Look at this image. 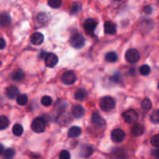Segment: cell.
Returning <instances> with one entry per match:
<instances>
[{"label": "cell", "instance_id": "obj_1", "mask_svg": "<svg viewBox=\"0 0 159 159\" xmlns=\"http://www.w3.org/2000/svg\"><path fill=\"white\" fill-rule=\"evenodd\" d=\"M101 110L104 112H110V110H113L116 107V102L114 99L110 96H105L102 98L99 103Z\"/></svg>", "mask_w": 159, "mask_h": 159}, {"label": "cell", "instance_id": "obj_2", "mask_svg": "<svg viewBox=\"0 0 159 159\" xmlns=\"http://www.w3.org/2000/svg\"><path fill=\"white\" fill-rule=\"evenodd\" d=\"M31 128L36 133H43L46 129V122L42 117H37L33 120Z\"/></svg>", "mask_w": 159, "mask_h": 159}, {"label": "cell", "instance_id": "obj_3", "mask_svg": "<svg viewBox=\"0 0 159 159\" xmlns=\"http://www.w3.org/2000/svg\"><path fill=\"white\" fill-rule=\"evenodd\" d=\"M140 57H141V55H140L139 51L137 49H134V48L129 49L125 54L126 60L129 63L131 64L137 63L140 60Z\"/></svg>", "mask_w": 159, "mask_h": 159}, {"label": "cell", "instance_id": "obj_4", "mask_svg": "<svg viewBox=\"0 0 159 159\" xmlns=\"http://www.w3.org/2000/svg\"><path fill=\"white\" fill-rule=\"evenodd\" d=\"M122 116L124 120L128 124H135L138 120V113L133 109L125 111Z\"/></svg>", "mask_w": 159, "mask_h": 159}, {"label": "cell", "instance_id": "obj_5", "mask_svg": "<svg viewBox=\"0 0 159 159\" xmlns=\"http://www.w3.org/2000/svg\"><path fill=\"white\" fill-rule=\"evenodd\" d=\"M70 42H71V45L73 48H76V49H79V48H83V46L85 45V39L81 34H76L71 37Z\"/></svg>", "mask_w": 159, "mask_h": 159}, {"label": "cell", "instance_id": "obj_6", "mask_svg": "<svg viewBox=\"0 0 159 159\" xmlns=\"http://www.w3.org/2000/svg\"><path fill=\"white\" fill-rule=\"evenodd\" d=\"M61 80L65 85H72L77 80V76L73 71H66L62 75Z\"/></svg>", "mask_w": 159, "mask_h": 159}, {"label": "cell", "instance_id": "obj_7", "mask_svg": "<svg viewBox=\"0 0 159 159\" xmlns=\"http://www.w3.org/2000/svg\"><path fill=\"white\" fill-rule=\"evenodd\" d=\"M97 26V22L93 19H87L83 24V28L85 32L89 35L94 34V31Z\"/></svg>", "mask_w": 159, "mask_h": 159}, {"label": "cell", "instance_id": "obj_8", "mask_svg": "<svg viewBox=\"0 0 159 159\" xmlns=\"http://www.w3.org/2000/svg\"><path fill=\"white\" fill-rule=\"evenodd\" d=\"M125 138V132L121 129H115L111 133V139L113 142L120 143Z\"/></svg>", "mask_w": 159, "mask_h": 159}, {"label": "cell", "instance_id": "obj_9", "mask_svg": "<svg viewBox=\"0 0 159 159\" xmlns=\"http://www.w3.org/2000/svg\"><path fill=\"white\" fill-rule=\"evenodd\" d=\"M45 65L47 67H49V68H53V67L55 66L56 65L58 62V57L56 54H54V53H48L46 54L44 58Z\"/></svg>", "mask_w": 159, "mask_h": 159}, {"label": "cell", "instance_id": "obj_10", "mask_svg": "<svg viewBox=\"0 0 159 159\" xmlns=\"http://www.w3.org/2000/svg\"><path fill=\"white\" fill-rule=\"evenodd\" d=\"M92 124L99 128H103L106 126V121L98 113H94L91 117Z\"/></svg>", "mask_w": 159, "mask_h": 159}, {"label": "cell", "instance_id": "obj_11", "mask_svg": "<svg viewBox=\"0 0 159 159\" xmlns=\"http://www.w3.org/2000/svg\"><path fill=\"white\" fill-rule=\"evenodd\" d=\"M71 113H72L74 117L79 119V118H82L85 115V110L84 107H82L81 105H75L71 108Z\"/></svg>", "mask_w": 159, "mask_h": 159}, {"label": "cell", "instance_id": "obj_12", "mask_svg": "<svg viewBox=\"0 0 159 159\" xmlns=\"http://www.w3.org/2000/svg\"><path fill=\"white\" fill-rule=\"evenodd\" d=\"M19 93H20L19 89L16 86H14V85L9 86L6 90V95L9 99H13L16 98L18 96Z\"/></svg>", "mask_w": 159, "mask_h": 159}, {"label": "cell", "instance_id": "obj_13", "mask_svg": "<svg viewBox=\"0 0 159 159\" xmlns=\"http://www.w3.org/2000/svg\"><path fill=\"white\" fill-rule=\"evenodd\" d=\"M43 40H44V37H43V35L40 32H36L34 34H32L30 37L31 43L34 45H40L43 42Z\"/></svg>", "mask_w": 159, "mask_h": 159}, {"label": "cell", "instance_id": "obj_14", "mask_svg": "<svg viewBox=\"0 0 159 159\" xmlns=\"http://www.w3.org/2000/svg\"><path fill=\"white\" fill-rule=\"evenodd\" d=\"M104 30H105V33L107 34L113 35L116 33V26L113 22H106L104 24Z\"/></svg>", "mask_w": 159, "mask_h": 159}, {"label": "cell", "instance_id": "obj_15", "mask_svg": "<svg viewBox=\"0 0 159 159\" xmlns=\"http://www.w3.org/2000/svg\"><path fill=\"white\" fill-rule=\"evenodd\" d=\"M57 122L59 125L66 126L71 122V117L68 114H61L57 116Z\"/></svg>", "mask_w": 159, "mask_h": 159}, {"label": "cell", "instance_id": "obj_16", "mask_svg": "<svg viewBox=\"0 0 159 159\" xmlns=\"http://www.w3.org/2000/svg\"><path fill=\"white\" fill-rule=\"evenodd\" d=\"M81 134H82V130H81L80 127H77V126H73L68 130V135L69 138H75L80 136Z\"/></svg>", "mask_w": 159, "mask_h": 159}, {"label": "cell", "instance_id": "obj_17", "mask_svg": "<svg viewBox=\"0 0 159 159\" xmlns=\"http://www.w3.org/2000/svg\"><path fill=\"white\" fill-rule=\"evenodd\" d=\"M144 127L142 124H135V125L132 127V134L134 136L139 137L144 134Z\"/></svg>", "mask_w": 159, "mask_h": 159}, {"label": "cell", "instance_id": "obj_18", "mask_svg": "<svg viewBox=\"0 0 159 159\" xmlns=\"http://www.w3.org/2000/svg\"><path fill=\"white\" fill-rule=\"evenodd\" d=\"M88 97V93L84 89H79L75 93V99L77 100H85Z\"/></svg>", "mask_w": 159, "mask_h": 159}, {"label": "cell", "instance_id": "obj_19", "mask_svg": "<svg viewBox=\"0 0 159 159\" xmlns=\"http://www.w3.org/2000/svg\"><path fill=\"white\" fill-rule=\"evenodd\" d=\"M24 78V72L21 69H17L12 74V79L15 82H20Z\"/></svg>", "mask_w": 159, "mask_h": 159}, {"label": "cell", "instance_id": "obj_20", "mask_svg": "<svg viewBox=\"0 0 159 159\" xmlns=\"http://www.w3.org/2000/svg\"><path fill=\"white\" fill-rule=\"evenodd\" d=\"M11 19L9 14L7 13H2L0 15V25L5 26H7L10 23Z\"/></svg>", "mask_w": 159, "mask_h": 159}, {"label": "cell", "instance_id": "obj_21", "mask_svg": "<svg viewBox=\"0 0 159 159\" xmlns=\"http://www.w3.org/2000/svg\"><path fill=\"white\" fill-rule=\"evenodd\" d=\"M106 60L108 62H110V63H113V62H116L118 59L117 54L113 51H111V52H108L105 56Z\"/></svg>", "mask_w": 159, "mask_h": 159}, {"label": "cell", "instance_id": "obj_22", "mask_svg": "<svg viewBox=\"0 0 159 159\" xmlns=\"http://www.w3.org/2000/svg\"><path fill=\"white\" fill-rule=\"evenodd\" d=\"M152 101L148 99V98H145L144 99H143V101L141 102V108L144 111H148L152 109Z\"/></svg>", "mask_w": 159, "mask_h": 159}, {"label": "cell", "instance_id": "obj_23", "mask_svg": "<svg viewBox=\"0 0 159 159\" xmlns=\"http://www.w3.org/2000/svg\"><path fill=\"white\" fill-rule=\"evenodd\" d=\"M9 125V120L6 116H0V130H5Z\"/></svg>", "mask_w": 159, "mask_h": 159}, {"label": "cell", "instance_id": "obj_24", "mask_svg": "<svg viewBox=\"0 0 159 159\" xmlns=\"http://www.w3.org/2000/svg\"><path fill=\"white\" fill-rule=\"evenodd\" d=\"M12 133L15 136H21L23 133V127L20 124H16L12 127Z\"/></svg>", "mask_w": 159, "mask_h": 159}, {"label": "cell", "instance_id": "obj_25", "mask_svg": "<svg viewBox=\"0 0 159 159\" xmlns=\"http://www.w3.org/2000/svg\"><path fill=\"white\" fill-rule=\"evenodd\" d=\"M16 102L20 106L26 105L28 102V98L26 95H18V96L16 97Z\"/></svg>", "mask_w": 159, "mask_h": 159}, {"label": "cell", "instance_id": "obj_26", "mask_svg": "<svg viewBox=\"0 0 159 159\" xmlns=\"http://www.w3.org/2000/svg\"><path fill=\"white\" fill-rule=\"evenodd\" d=\"M15 154H16V152L13 149L8 148L3 152L2 155H3V158H4L10 159V158H12L14 156H15Z\"/></svg>", "mask_w": 159, "mask_h": 159}, {"label": "cell", "instance_id": "obj_27", "mask_svg": "<svg viewBox=\"0 0 159 159\" xmlns=\"http://www.w3.org/2000/svg\"><path fill=\"white\" fill-rule=\"evenodd\" d=\"M151 121L155 124H159V110H155L150 117Z\"/></svg>", "mask_w": 159, "mask_h": 159}, {"label": "cell", "instance_id": "obj_28", "mask_svg": "<svg viewBox=\"0 0 159 159\" xmlns=\"http://www.w3.org/2000/svg\"><path fill=\"white\" fill-rule=\"evenodd\" d=\"M37 20L39 23H45L48 21V16L45 12H40L37 15Z\"/></svg>", "mask_w": 159, "mask_h": 159}, {"label": "cell", "instance_id": "obj_29", "mask_svg": "<svg viewBox=\"0 0 159 159\" xmlns=\"http://www.w3.org/2000/svg\"><path fill=\"white\" fill-rule=\"evenodd\" d=\"M40 102H41L42 105L44 106V107H50V106L52 104L53 100H52V99L50 97V96H43V97H42Z\"/></svg>", "mask_w": 159, "mask_h": 159}, {"label": "cell", "instance_id": "obj_30", "mask_svg": "<svg viewBox=\"0 0 159 159\" xmlns=\"http://www.w3.org/2000/svg\"><path fill=\"white\" fill-rule=\"evenodd\" d=\"M48 5H49L51 8L57 9V8H59L61 6L62 0H48Z\"/></svg>", "mask_w": 159, "mask_h": 159}, {"label": "cell", "instance_id": "obj_31", "mask_svg": "<svg viewBox=\"0 0 159 159\" xmlns=\"http://www.w3.org/2000/svg\"><path fill=\"white\" fill-rule=\"evenodd\" d=\"M151 72V68L148 65H144L140 68V73L142 75H148Z\"/></svg>", "mask_w": 159, "mask_h": 159}, {"label": "cell", "instance_id": "obj_32", "mask_svg": "<svg viewBox=\"0 0 159 159\" xmlns=\"http://www.w3.org/2000/svg\"><path fill=\"white\" fill-rule=\"evenodd\" d=\"M151 143L154 147L159 148V134L154 135L151 139Z\"/></svg>", "mask_w": 159, "mask_h": 159}, {"label": "cell", "instance_id": "obj_33", "mask_svg": "<svg viewBox=\"0 0 159 159\" xmlns=\"http://www.w3.org/2000/svg\"><path fill=\"white\" fill-rule=\"evenodd\" d=\"M59 158L61 159H69L71 158V155L70 153L66 150H63L61 152L60 155H59Z\"/></svg>", "mask_w": 159, "mask_h": 159}, {"label": "cell", "instance_id": "obj_34", "mask_svg": "<svg viewBox=\"0 0 159 159\" xmlns=\"http://www.w3.org/2000/svg\"><path fill=\"white\" fill-rule=\"evenodd\" d=\"M112 80L114 82H116V83L120 82L121 81L120 75L119 73H115V74L113 75V77H112Z\"/></svg>", "mask_w": 159, "mask_h": 159}, {"label": "cell", "instance_id": "obj_35", "mask_svg": "<svg viewBox=\"0 0 159 159\" xmlns=\"http://www.w3.org/2000/svg\"><path fill=\"white\" fill-rule=\"evenodd\" d=\"M144 12L148 15H150L152 13V8L150 6H147L144 8Z\"/></svg>", "mask_w": 159, "mask_h": 159}, {"label": "cell", "instance_id": "obj_36", "mask_svg": "<svg viewBox=\"0 0 159 159\" xmlns=\"http://www.w3.org/2000/svg\"><path fill=\"white\" fill-rule=\"evenodd\" d=\"M6 40H4V39H2L0 38V50H2L4 49L5 47H6Z\"/></svg>", "mask_w": 159, "mask_h": 159}, {"label": "cell", "instance_id": "obj_37", "mask_svg": "<svg viewBox=\"0 0 159 159\" xmlns=\"http://www.w3.org/2000/svg\"><path fill=\"white\" fill-rule=\"evenodd\" d=\"M152 155H153L154 157H155V158H159V148L155 149V150L152 151Z\"/></svg>", "mask_w": 159, "mask_h": 159}, {"label": "cell", "instance_id": "obj_38", "mask_svg": "<svg viewBox=\"0 0 159 159\" xmlns=\"http://www.w3.org/2000/svg\"><path fill=\"white\" fill-rule=\"evenodd\" d=\"M79 8L77 6H75L74 7L72 8V11H71V12H72V13H75L76 12H78V11H79Z\"/></svg>", "mask_w": 159, "mask_h": 159}, {"label": "cell", "instance_id": "obj_39", "mask_svg": "<svg viewBox=\"0 0 159 159\" xmlns=\"http://www.w3.org/2000/svg\"><path fill=\"white\" fill-rule=\"evenodd\" d=\"M3 152H4V147H3V145H2V144H0V155H2Z\"/></svg>", "mask_w": 159, "mask_h": 159}, {"label": "cell", "instance_id": "obj_40", "mask_svg": "<svg viewBox=\"0 0 159 159\" xmlns=\"http://www.w3.org/2000/svg\"><path fill=\"white\" fill-rule=\"evenodd\" d=\"M115 1H117V2H119V1H121V0H115Z\"/></svg>", "mask_w": 159, "mask_h": 159}, {"label": "cell", "instance_id": "obj_41", "mask_svg": "<svg viewBox=\"0 0 159 159\" xmlns=\"http://www.w3.org/2000/svg\"><path fill=\"white\" fill-rule=\"evenodd\" d=\"M2 65V62H0V66H1Z\"/></svg>", "mask_w": 159, "mask_h": 159}, {"label": "cell", "instance_id": "obj_42", "mask_svg": "<svg viewBox=\"0 0 159 159\" xmlns=\"http://www.w3.org/2000/svg\"><path fill=\"white\" fill-rule=\"evenodd\" d=\"M158 89H159V82H158Z\"/></svg>", "mask_w": 159, "mask_h": 159}]
</instances>
